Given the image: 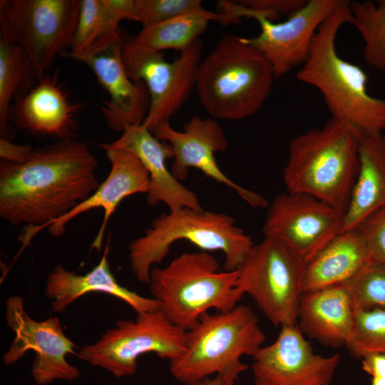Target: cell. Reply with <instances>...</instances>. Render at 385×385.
<instances>
[{
  "label": "cell",
  "mask_w": 385,
  "mask_h": 385,
  "mask_svg": "<svg viewBox=\"0 0 385 385\" xmlns=\"http://www.w3.org/2000/svg\"><path fill=\"white\" fill-rule=\"evenodd\" d=\"M123 20L138 22L135 0H81L69 55L81 60L104 51L123 36Z\"/></svg>",
  "instance_id": "603a6c76"
},
{
  "label": "cell",
  "mask_w": 385,
  "mask_h": 385,
  "mask_svg": "<svg viewBox=\"0 0 385 385\" xmlns=\"http://www.w3.org/2000/svg\"><path fill=\"white\" fill-rule=\"evenodd\" d=\"M98 164L88 145L75 139L34 148L21 163L1 161L0 217L14 226H29L19 237V253L45 225L98 188Z\"/></svg>",
  "instance_id": "6da1fadb"
},
{
  "label": "cell",
  "mask_w": 385,
  "mask_h": 385,
  "mask_svg": "<svg viewBox=\"0 0 385 385\" xmlns=\"http://www.w3.org/2000/svg\"><path fill=\"white\" fill-rule=\"evenodd\" d=\"M344 215L312 195L286 191L269 207L262 233L280 240L307 263L341 232Z\"/></svg>",
  "instance_id": "4fadbf2b"
},
{
  "label": "cell",
  "mask_w": 385,
  "mask_h": 385,
  "mask_svg": "<svg viewBox=\"0 0 385 385\" xmlns=\"http://www.w3.org/2000/svg\"><path fill=\"white\" fill-rule=\"evenodd\" d=\"M202 46L200 38L169 62L160 51L139 44L134 37L123 38L121 55L127 74L133 82H144L150 94L143 124L151 133L170 122L195 88Z\"/></svg>",
  "instance_id": "30bf717a"
},
{
  "label": "cell",
  "mask_w": 385,
  "mask_h": 385,
  "mask_svg": "<svg viewBox=\"0 0 385 385\" xmlns=\"http://www.w3.org/2000/svg\"><path fill=\"white\" fill-rule=\"evenodd\" d=\"M351 21L361 35L365 61L385 72V0L349 2Z\"/></svg>",
  "instance_id": "83f0119b"
},
{
  "label": "cell",
  "mask_w": 385,
  "mask_h": 385,
  "mask_svg": "<svg viewBox=\"0 0 385 385\" xmlns=\"http://www.w3.org/2000/svg\"><path fill=\"white\" fill-rule=\"evenodd\" d=\"M305 262L274 237L251 247L237 269V290L249 294L275 327L296 324Z\"/></svg>",
  "instance_id": "ba28073f"
},
{
  "label": "cell",
  "mask_w": 385,
  "mask_h": 385,
  "mask_svg": "<svg viewBox=\"0 0 385 385\" xmlns=\"http://www.w3.org/2000/svg\"><path fill=\"white\" fill-rule=\"evenodd\" d=\"M371 385H385V376H372Z\"/></svg>",
  "instance_id": "8d00e7d4"
},
{
  "label": "cell",
  "mask_w": 385,
  "mask_h": 385,
  "mask_svg": "<svg viewBox=\"0 0 385 385\" xmlns=\"http://www.w3.org/2000/svg\"><path fill=\"white\" fill-rule=\"evenodd\" d=\"M355 311L347 284H336L302 293L297 324L304 336L337 349L351 336Z\"/></svg>",
  "instance_id": "44dd1931"
},
{
  "label": "cell",
  "mask_w": 385,
  "mask_h": 385,
  "mask_svg": "<svg viewBox=\"0 0 385 385\" xmlns=\"http://www.w3.org/2000/svg\"><path fill=\"white\" fill-rule=\"evenodd\" d=\"M257 317L246 305L215 314L204 313L186 331L183 353L170 361L172 376L189 385L215 374L234 385L247 365L240 360L253 356L265 341Z\"/></svg>",
  "instance_id": "5b68a950"
},
{
  "label": "cell",
  "mask_w": 385,
  "mask_h": 385,
  "mask_svg": "<svg viewBox=\"0 0 385 385\" xmlns=\"http://www.w3.org/2000/svg\"><path fill=\"white\" fill-rule=\"evenodd\" d=\"M241 5L250 9L273 14L279 17H287L302 8L307 0H244L238 1Z\"/></svg>",
  "instance_id": "d6a6232c"
},
{
  "label": "cell",
  "mask_w": 385,
  "mask_h": 385,
  "mask_svg": "<svg viewBox=\"0 0 385 385\" xmlns=\"http://www.w3.org/2000/svg\"><path fill=\"white\" fill-rule=\"evenodd\" d=\"M186 331L173 324L160 310L137 314L134 320L120 319L94 344L77 356L120 378L137 371L138 358L153 352L170 361L185 350Z\"/></svg>",
  "instance_id": "8fae6325"
},
{
  "label": "cell",
  "mask_w": 385,
  "mask_h": 385,
  "mask_svg": "<svg viewBox=\"0 0 385 385\" xmlns=\"http://www.w3.org/2000/svg\"><path fill=\"white\" fill-rule=\"evenodd\" d=\"M152 134L172 146L174 158L171 173L179 181L187 178L190 168H195L206 176L234 190L251 206H268L267 201L262 196L234 183L217 165L215 154L224 152L228 143L222 126L215 119L194 115L184 124L182 132L173 128L169 122L160 125Z\"/></svg>",
  "instance_id": "2e32d148"
},
{
  "label": "cell",
  "mask_w": 385,
  "mask_h": 385,
  "mask_svg": "<svg viewBox=\"0 0 385 385\" xmlns=\"http://www.w3.org/2000/svg\"><path fill=\"white\" fill-rule=\"evenodd\" d=\"M359 169L341 232L354 229L371 211L385 205V134L360 138Z\"/></svg>",
  "instance_id": "d4e9b609"
},
{
  "label": "cell",
  "mask_w": 385,
  "mask_h": 385,
  "mask_svg": "<svg viewBox=\"0 0 385 385\" xmlns=\"http://www.w3.org/2000/svg\"><path fill=\"white\" fill-rule=\"evenodd\" d=\"M274 78L270 63L259 50L242 37L226 35L201 59L195 89L210 117L238 120L260 110Z\"/></svg>",
  "instance_id": "277c9868"
},
{
  "label": "cell",
  "mask_w": 385,
  "mask_h": 385,
  "mask_svg": "<svg viewBox=\"0 0 385 385\" xmlns=\"http://www.w3.org/2000/svg\"><path fill=\"white\" fill-rule=\"evenodd\" d=\"M123 38L104 51L81 61L92 70L109 95V100L101 107L108 125L121 132L126 125L143 124L150 103L145 83L133 82L127 74L121 55Z\"/></svg>",
  "instance_id": "ac0fdd59"
},
{
  "label": "cell",
  "mask_w": 385,
  "mask_h": 385,
  "mask_svg": "<svg viewBox=\"0 0 385 385\" xmlns=\"http://www.w3.org/2000/svg\"><path fill=\"white\" fill-rule=\"evenodd\" d=\"M99 147L125 149L140 160L150 176L146 197L149 205L163 202L170 211L184 207L202 210L197 195L181 184L166 167L165 160L174 158L172 146L158 140L143 124L126 125L118 140L111 143L101 144Z\"/></svg>",
  "instance_id": "d6986e66"
},
{
  "label": "cell",
  "mask_w": 385,
  "mask_h": 385,
  "mask_svg": "<svg viewBox=\"0 0 385 385\" xmlns=\"http://www.w3.org/2000/svg\"><path fill=\"white\" fill-rule=\"evenodd\" d=\"M188 240L202 251H222L224 270H237L251 247L252 237L225 213L184 207L163 213L143 236L128 246L130 268L140 282L149 284L154 265L160 264L178 240Z\"/></svg>",
  "instance_id": "8992f818"
},
{
  "label": "cell",
  "mask_w": 385,
  "mask_h": 385,
  "mask_svg": "<svg viewBox=\"0 0 385 385\" xmlns=\"http://www.w3.org/2000/svg\"><path fill=\"white\" fill-rule=\"evenodd\" d=\"M252 358L255 385H331L341 359L316 354L297 324L282 327Z\"/></svg>",
  "instance_id": "9a60e30c"
},
{
  "label": "cell",
  "mask_w": 385,
  "mask_h": 385,
  "mask_svg": "<svg viewBox=\"0 0 385 385\" xmlns=\"http://www.w3.org/2000/svg\"><path fill=\"white\" fill-rule=\"evenodd\" d=\"M28 92L16 98L10 107L8 120L16 127L37 136L75 139L77 116L82 104L74 103L56 78L46 74Z\"/></svg>",
  "instance_id": "e0dca14e"
},
{
  "label": "cell",
  "mask_w": 385,
  "mask_h": 385,
  "mask_svg": "<svg viewBox=\"0 0 385 385\" xmlns=\"http://www.w3.org/2000/svg\"><path fill=\"white\" fill-rule=\"evenodd\" d=\"M111 163V170L106 179L86 200L60 218L48 223L49 233L56 237L61 236L68 222L77 215L92 209L101 207L104 217L101 227L93 243L101 249L107 222L120 201L135 193H148L150 186L148 172L132 153L121 148H104Z\"/></svg>",
  "instance_id": "ffe728a7"
},
{
  "label": "cell",
  "mask_w": 385,
  "mask_h": 385,
  "mask_svg": "<svg viewBox=\"0 0 385 385\" xmlns=\"http://www.w3.org/2000/svg\"><path fill=\"white\" fill-rule=\"evenodd\" d=\"M108 252V244L99 263L83 275L68 271L61 265L53 267L47 276L45 287V295L51 300L53 312H63L75 300L92 292L119 298L137 314L160 309L159 302L153 297H143L118 284L111 271Z\"/></svg>",
  "instance_id": "7402d4cb"
},
{
  "label": "cell",
  "mask_w": 385,
  "mask_h": 385,
  "mask_svg": "<svg viewBox=\"0 0 385 385\" xmlns=\"http://www.w3.org/2000/svg\"><path fill=\"white\" fill-rule=\"evenodd\" d=\"M36 78L35 69L24 51L0 38V129L3 139L8 134L11 100L34 87Z\"/></svg>",
  "instance_id": "4316f807"
},
{
  "label": "cell",
  "mask_w": 385,
  "mask_h": 385,
  "mask_svg": "<svg viewBox=\"0 0 385 385\" xmlns=\"http://www.w3.org/2000/svg\"><path fill=\"white\" fill-rule=\"evenodd\" d=\"M347 0H308L284 22L275 23L278 16L268 12L257 13L255 19L260 34L243 38L259 50L270 63L275 78L287 74L307 61L313 38L321 24Z\"/></svg>",
  "instance_id": "5bb4252c"
},
{
  "label": "cell",
  "mask_w": 385,
  "mask_h": 385,
  "mask_svg": "<svg viewBox=\"0 0 385 385\" xmlns=\"http://www.w3.org/2000/svg\"><path fill=\"white\" fill-rule=\"evenodd\" d=\"M189 385H229L220 375L216 374L215 377H205Z\"/></svg>",
  "instance_id": "d590c367"
},
{
  "label": "cell",
  "mask_w": 385,
  "mask_h": 385,
  "mask_svg": "<svg viewBox=\"0 0 385 385\" xmlns=\"http://www.w3.org/2000/svg\"><path fill=\"white\" fill-rule=\"evenodd\" d=\"M5 309V319L14 339L3 356L4 364L11 365L33 350L31 372L37 385L73 381L80 376L79 369L66 359L68 354L74 353L75 344L63 333L58 317L35 321L26 312L23 298L17 295L9 297Z\"/></svg>",
  "instance_id": "7c38bea8"
},
{
  "label": "cell",
  "mask_w": 385,
  "mask_h": 385,
  "mask_svg": "<svg viewBox=\"0 0 385 385\" xmlns=\"http://www.w3.org/2000/svg\"><path fill=\"white\" fill-rule=\"evenodd\" d=\"M355 310H385V264L369 262L354 277L345 282Z\"/></svg>",
  "instance_id": "f546056e"
},
{
  "label": "cell",
  "mask_w": 385,
  "mask_h": 385,
  "mask_svg": "<svg viewBox=\"0 0 385 385\" xmlns=\"http://www.w3.org/2000/svg\"><path fill=\"white\" fill-rule=\"evenodd\" d=\"M210 21L223 25L225 16L207 10L188 14L143 28L134 38L137 43L153 51L174 49L180 52L200 38Z\"/></svg>",
  "instance_id": "484cf974"
},
{
  "label": "cell",
  "mask_w": 385,
  "mask_h": 385,
  "mask_svg": "<svg viewBox=\"0 0 385 385\" xmlns=\"http://www.w3.org/2000/svg\"><path fill=\"white\" fill-rule=\"evenodd\" d=\"M219 267L208 252L183 253L165 267L151 269L150 292L168 320L188 331L208 309L231 310L242 297L237 270L220 272Z\"/></svg>",
  "instance_id": "52a82bcc"
},
{
  "label": "cell",
  "mask_w": 385,
  "mask_h": 385,
  "mask_svg": "<svg viewBox=\"0 0 385 385\" xmlns=\"http://www.w3.org/2000/svg\"><path fill=\"white\" fill-rule=\"evenodd\" d=\"M360 137L331 118L294 137L283 170L287 192L312 195L344 213L359 169Z\"/></svg>",
  "instance_id": "3957f363"
},
{
  "label": "cell",
  "mask_w": 385,
  "mask_h": 385,
  "mask_svg": "<svg viewBox=\"0 0 385 385\" xmlns=\"http://www.w3.org/2000/svg\"><path fill=\"white\" fill-rule=\"evenodd\" d=\"M345 347L359 359L371 354H385V310H356L353 332Z\"/></svg>",
  "instance_id": "f1b7e54d"
},
{
  "label": "cell",
  "mask_w": 385,
  "mask_h": 385,
  "mask_svg": "<svg viewBox=\"0 0 385 385\" xmlns=\"http://www.w3.org/2000/svg\"><path fill=\"white\" fill-rule=\"evenodd\" d=\"M349 2L319 26L309 56L296 77L320 92L332 118L351 128L360 138L371 137L385 129V100L369 94L365 72L341 58L336 50L339 29L351 21Z\"/></svg>",
  "instance_id": "7a4b0ae2"
},
{
  "label": "cell",
  "mask_w": 385,
  "mask_h": 385,
  "mask_svg": "<svg viewBox=\"0 0 385 385\" xmlns=\"http://www.w3.org/2000/svg\"><path fill=\"white\" fill-rule=\"evenodd\" d=\"M355 229L364 240L370 262L385 264V205L369 213Z\"/></svg>",
  "instance_id": "1f68e13d"
},
{
  "label": "cell",
  "mask_w": 385,
  "mask_h": 385,
  "mask_svg": "<svg viewBox=\"0 0 385 385\" xmlns=\"http://www.w3.org/2000/svg\"><path fill=\"white\" fill-rule=\"evenodd\" d=\"M135 4L143 28L206 10L200 0H135Z\"/></svg>",
  "instance_id": "4dcf8cb0"
},
{
  "label": "cell",
  "mask_w": 385,
  "mask_h": 385,
  "mask_svg": "<svg viewBox=\"0 0 385 385\" xmlns=\"http://www.w3.org/2000/svg\"><path fill=\"white\" fill-rule=\"evenodd\" d=\"M361 359L364 372L372 376H385V354H371Z\"/></svg>",
  "instance_id": "e575fe53"
},
{
  "label": "cell",
  "mask_w": 385,
  "mask_h": 385,
  "mask_svg": "<svg viewBox=\"0 0 385 385\" xmlns=\"http://www.w3.org/2000/svg\"><path fill=\"white\" fill-rule=\"evenodd\" d=\"M33 149L31 145H16L6 139L0 140V157L4 160L21 163L28 159Z\"/></svg>",
  "instance_id": "836d02e7"
},
{
  "label": "cell",
  "mask_w": 385,
  "mask_h": 385,
  "mask_svg": "<svg viewBox=\"0 0 385 385\" xmlns=\"http://www.w3.org/2000/svg\"><path fill=\"white\" fill-rule=\"evenodd\" d=\"M81 0H1V38L20 47L37 79L70 48Z\"/></svg>",
  "instance_id": "9c48e42d"
},
{
  "label": "cell",
  "mask_w": 385,
  "mask_h": 385,
  "mask_svg": "<svg viewBox=\"0 0 385 385\" xmlns=\"http://www.w3.org/2000/svg\"><path fill=\"white\" fill-rule=\"evenodd\" d=\"M369 262L366 244L358 230L341 232L306 263L304 292L347 282Z\"/></svg>",
  "instance_id": "cb8c5ba5"
}]
</instances>
